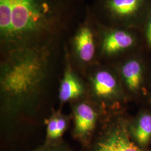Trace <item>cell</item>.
<instances>
[{
    "mask_svg": "<svg viewBox=\"0 0 151 151\" xmlns=\"http://www.w3.org/2000/svg\"><path fill=\"white\" fill-rule=\"evenodd\" d=\"M48 63L45 47L32 45L10 50L1 67L3 114L12 119L32 108L43 90Z\"/></svg>",
    "mask_w": 151,
    "mask_h": 151,
    "instance_id": "1",
    "label": "cell"
},
{
    "mask_svg": "<svg viewBox=\"0 0 151 151\" xmlns=\"http://www.w3.org/2000/svg\"><path fill=\"white\" fill-rule=\"evenodd\" d=\"M55 19L51 0H0L1 40L10 50L34 45Z\"/></svg>",
    "mask_w": 151,
    "mask_h": 151,
    "instance_id": "2",
    "label": "cell"
},
{
    "mask_svg": "<svg viewBox=\"0 0 151 151\" xmlns=\"http://www.w3.org/2000/svg\"><path fill=\"white\" fill-rule=\"evenodd\" d=\"M90 151H143L130 139L124 128L116 127L100 137Z\"/></svg>",
    "mask_w": 151,
    "mask_h": 151,
    "instance_id": "3",
    "label": "cell"
},
{
    "mask_svg": "<svg viewBox=\"0 0 151 151\" xmlns=\"http://www.w3.org/2000/svg\"><path fill=\"white\" fill-rule=\"evenodd\" d=\"M73 135L84 145L88 143V139L95 129L97 114L88 103L82 102L74 108Z\"/></svg>",
    "mask_w": 151,
    "mask_h": 151,
    "instance_id": "4",
    "label": "cell"
},
{
    "mask_svg": "<svg viewBox=\"0 0 151 151\" xmlns=\"http://www.w3.org/2000/svg\"><path fill=\"white\" fill-rule=\"evenodd\" d=\"M85 89L82 83L68 66L65 71L59 91L60 100L65 103L81 97Z\"/></svg>",
    "mask_w": 151,
    "mask_h": 151,
    "instance_id": "5",
    "label": "cell"
},
{
    "mask_svg": "<svg viewBox=\"0 0 151 151\" xmlns=\"http://www.w3.org/2000/svg\"><path fill=\"white\" fill-rule=\"evenodd\" d=\"M93 92L97 97H111L117 91L118 84L111 73L106 70H101L96 73L92 79Z\"/></svg>",
    "mask_w": 151,
    "mask_h": 151,
    "instance_id": "6",
    "label": "cell"
},
{
    "mask_svg": "<svg viewBox=\"0 0 151 151\" xmlns=\"http://www.w3.org/2000/svg\"><path fill=\"white\" fill-rule=\"evenodd\" d=\"M76 52L80 59L84 62H88L93 58L95 48L93 34L88 27H83L75 38Z\"/></svg>",
    "mask_w": 151,
    "mask_h": 151,
    "instance_id": "7",
    "label": "cell"
},
{
    "mask_svg": "<svg viewBox=\"0 0 151 151\" xmlns=\"http://www.w3.org/2000/svg\"><path fill=\"white\" fill-rule=\"evenodd\" d=\"M134 43V39L128 32L117 30L111 32L104 40L103 49L106 54H112L128 48Z\"/></svg>",
    "mask_w": 151,
    "mask_h": 151,
    "instance_id": "8",
    "label": "cell"
},
{
    "mask_svg": "<svg viewBox=\"0 0 151 151\" xmlns=\"http://www.w3.org/2000/svg\"><path fill=\"white\" fill-rule=\"evenodd\" d=\"M47 138L43 146L60 142L59 140L67 126V122L65 117L59 115H54L47 120Z\"/></svg>",
    "mask_w": 151,
    "mask_h": 151,
    "instance_id": "9",
    "label": "cell"
},
{
    "mask_svg": "<svg viewBox=\"0 0 151 151\" xmlns=\"http://www.w3.org/2000/svg\"><path fill=\"white\" fill-rule=\"evenodd\" d=\"M122 75L128 87L134 91L140 85L142 68L139 62L136 60H131L127 62L122 68Z\"/></svg>",
    "mask_w": 151,
    "mask_h": 151,
    "instance_id": "10",
    "label": "cell"
},
{
    "mask_svg": "<svg viewBox=\"0 0 151 151\" xmlns=\"http://www.w3.org/2000/svg\"><path fill=\"white\" fill-rule=\"evenodd\" d=\"M142 0H109L108 6L115 15L130 16L138 10Z\"/></svg>",
    "mask_w": 151,
    "mask_h": 151,
    "instance_id": "11",
    "label": "cell"
},
{
    "mask_svg": "<svg viewBox=\"0 0 151 151\" xmlns=\"http://www.w3.org/2000/svg\"><path fill=\"white\" fill-rule=\"evenodd\" d=\"M135 138L141 145H146L151 137V115L145 114L140 118L134 130Z\"/></svg>",
    "mask_w": 151,
    "mask_h": 151,
    "instance_id": "12",
    "label": "cell"
},
{
    "mask_svg": "<svg viewBox=\"0 0 151 151\" xmlns=\"http://www.w3.org/2000/svg\"><path fill=\"white\" fill-rule=\"evenodd\" d=\"M35 151H70L65 146L58 142L53 145L43 146L41 148Z\"/></svg>",
    "mask_w": 151,
    "mask_h": 151,
    "instance_id": "13",
    "label": "cell"
},
{
    "mask_svg": "<svg viewBox=\"0 0 151 151\" xmlns=\"http://www.w3.org/2000/svg\"><path fill=\"white\" fill-rule=\"evenodd\" d=\"M146 36H147V39L148 43L151 45V17L147 28Z\"/></svg>",
    "mask_w": 151,
    "mask_h": 151,
    "instance_id": "14",
    "label": "cell"
}]
</instances>
